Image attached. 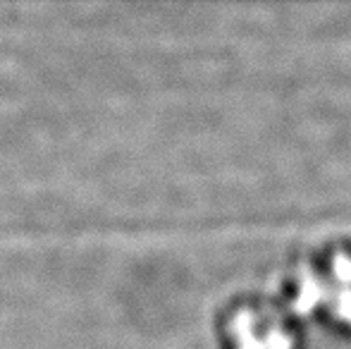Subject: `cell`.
Instances as JSON below:
<instances>
[{
    "instance_id": "obj_1",
    "label": "cell",
    "mask_w": 351,
    "mask_h": 349,
    "mask_svg": "<svg viewBox=\"0 0 351 349\" xmlns=\"http://www.w3.org/2000/svg\"><path fill=\"white\" fill-rule=\"evenodd\" d=\"M294 321L280 304L261 297L232 302L222 316V330L230 349H294Z\"/></svg>"
},
{
    "instance_id": "obj_2",
    "label": "cell",
    "mask_w": 351,
    "mask_h": 349,
    "mask_svg": "<svg viewBox=\"0 0 351 349\" xmlns=\"http://www.w3.org/2000/svg\"><path fill=\"white\" fill-rule=\"evenodd\" d=\"M299 285H306L299 294L311 306L351 326V249H325L320 256L304 261Z\"/></svg>"
}]
</instances>
